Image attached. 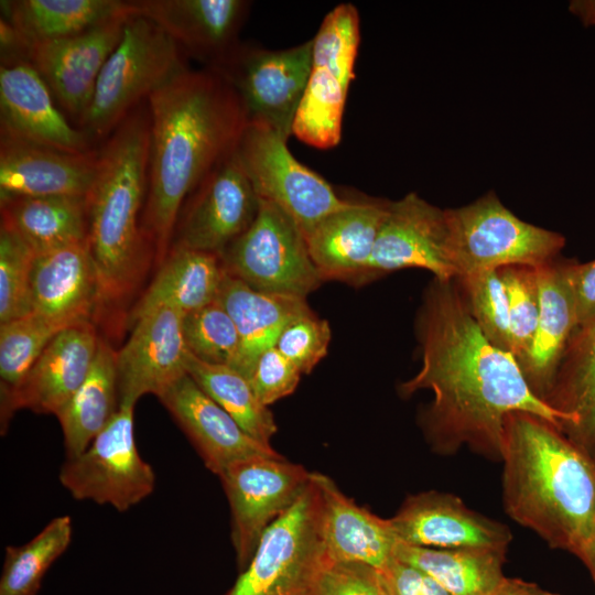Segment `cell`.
<instances>
[{
	"mask_svg": "<svg viewBox=\"0 0 595 595\" xmlns=\"http://www.w3.org/2000/svg\"><path fill=\"white\" fill-rule=\"evenodd\" d=\"M501 461L507 513L578 558L595 532V461L554 424L524 411L505 416Z\"/></svg>",
	"mask_w": 595,
	"mask_h": 595,
	"instance_id": "obj_3",
	"label": "cell"
},
{
	"mask_svg": "<svg viewBox=\"0 0 595 595\" xmlns=\"http://www.w3.org/2000/svg\"><path fill=\"white\" fill-rule=\"evenodd\" d=\"M415 334L421 368L399 391L433 392L420 424L435 452L452 454L465 445L501 459L505 416L515 411L539 415L561 431L564 416L534 396L513 356L484 336L455 279L434 278L426 286Z\"/></svg>",
	"mask_w": 595,
	"mask_h": 595,
	"instance_id": "obj_1",
	"label": "cell"
},
{
	"mask_svg": "<svg viewBox=\"0 0 595 595\" xmlns=\"http://www.w3.org/2000/svg\"><path fill=\"white\" fill-rule=\"evenodd\" d=\"M63 329L32 312L0 323L1 401L20 386L50 342Z\"/></svg>",
	"mask_w": 595,
	"mask_h": 595,
	"instance_id": "obj_37",
	"label": "cell"
},
{
	"mask_svg": "<svg viewBox=\"0 0 595 595\" xmlns=\"http://www.w3.org/2000/svg\"><path fill=\"white\" fill-rule=\"evenodd\" d=\"M129 14L128 9L83 32L30 48L29 62L78 123L90 105L105 63L121 40Z\"/></svg>",
	"mask_w": 595,
	"mask_h": 595,
	"instance_id": "obj_16",
	"label": "cell"
},
{
	"mask_svg": "<svg viewBox=\"0 0 595 595\" xmlns=\"http://www.w3.org/2000/svg\"><path fill=\"white\" fill-rule=\"evenodd\" d=\"M1 226L40 255L88 239L86 196L43 195L0 198Z\"/></svg>",
	"mask_w": 595,
	"mask_h": 595,
	"instance_id": "obj_30",
	"label": "cell"
},
{
	"mask_svg": "<svg viewBox=\"0 0 595 595\" xmlns=\"http://www.w3.org/2000/svg\"><path fill=\"white\" fill-rule=\"evenodd\" d=\"M544 402L564 416L561 432L595 461V317L570 338Z\"/></svg>",
	"mask_w": 595,
	"mask_h": 595,
	"instance_id": "obj_29",
	"label": "cell"
},
{
	"mask_svg": "<svg viewBox=\"0 0 595 595\" xmlns=\"http://www.w3.org/2000/svg\"><path fill=\"white\" fill-rule=\"evenodd\" d=\"M578 559L583 562L586 569L589 572V575L593 580L595 586V532L586 547L583 549Z\"/></svg>",
	"mask_w": 595,
	"mask_h": 595,
	"instance_id": "obj_49",
	"label": "cell"
},
{
	"mask_svg": "<svg viewBox=\"0 0 595 595\" xmlns=\"http://www.w3.org/2000/svg\"><path fill=\"white\" fill-rule=\"evenodd\" d=\"M98 152L73 153L1 134L0 198L11 196H88Z\"/></svg>",
	"mask_w": 595,
	"mask_h": 595,
	"instance_id": "obj_23",
	"label": "cell"
},
{
	"mask_svg": "<svg viewBox=\"0 0 595 595\" xmlns=\"http://www.w3.org/2000/svg\"><path fill=\"white\" fill-rule=\"evenodd\" d=\"M286 142L268 127L247 122L236 152L259 198L281 208L306 236L349 201L340 198L322 176L299 162Z\"/></svg>",
	"mask_w": 595,
	"mask_h": 595,
	"instance_id": "obj_12",
	"label": "cell"
},
{
	"mask_svg": "<svg viewBox=\"0 0 595 595\" xmlns=\"http://www.w3.org/2000/svg\"><path fill=\"white\" fill-rule=\"evenodd\" d=\"M34 258L22 239L0 227V323L31 313Z\"/></svg>",
	"mask_w": 595,
	"mask_h": 595,
	"instance_id": "obj_41",
	"label": "cell"
},
{
	"mask_svg": "<svg viewBox=\"0 0 595 595\" xmlns=\"http://www.w3.org/2000/svg\"><path fill=\"white\" fill-rule=\"evenodd\" d=\"M312 47V40L273 51L238 44L210 68L232 87L247 122L266 126L288 140L310 77Z\"/></svg>",
	"mask_w": 595,
	"mask_h": 595,
	"instance_id": "obj_11",
	"label": "cell"
},
{
	"mask_svg": "<svg viewBox=\"0 0 595 595\" xmlns=\"http://www.w3.org/2000/svg\"><path fill=\"white\" fill-rule=\"evenodd\" d=\"M312 67L292 134L317 148L337 145L344 107L360 42L359 14L350 3L336 6L312 40Z\"/></svg>",
	"mask_w": 595,
	"mask_h": 595,
	"instance_id": "obj_8",
	"label": "cell"
},
{
	"mask_svg": "<svg viewBox=\"0 0 595 595\" xmlns=\"http://www.w3.org/2000/svg\"><path fill=\"white\" fill-rule=\"evenodd\" d=\"M327 560L323 499L311 472L305 489L267 528L249 564L223 595H312Z\"/></svg>",
	"mask_w": 595,
	"mask_h": 595,
	"instance_id": "obj_6",
	"label": "cell"
},
{
	"mask_svg": "<svg viewBox=\"0 0 595 595\" xmlns=\"http://www.w3.org/2000/svg\"><path fill=\"white\" fill-rule=\"evenodd\" d=\"M220 258L227 273L261 292L305 299L324 280L296 223L261 198L252 224Z\"/></svg>",
	"mask_w": 595,
	"mask_h": 595,
	"instance_id": "obj_9",
	"label": "cell"
},
{
	"mask_svg": "<svg viewBox=\"0 0 595 595\" xmlns=\"http://www.w3.org/2000/svg\"><path fill=\"white\" fill-rule=\"evenodd\" d=\"M445 209L456 278L507 266L538 268L560 257L565 246L563 235L523 221L494 191Z\"/></svg>",
	"mask_w": 595,
	"mask_h": 595,
	"instance_id": "obj_7",
	"label": "cell"
},
{
	"mask_svg": "<svg viewBox=\"0 0 595 595\" xmlns=\"http://www.w3.org/2000/svg\"><path fill=\"white\" fill-rule=\"evenodd\" d=\"M378 573L385 595H451L433 577L396 556Z\"/></svg>",
	"mask_w": 595,
	"mask_h": 595,
	"instance_id": "obj_45",
	"label": "cell"
},
{
	"mask_svg": "<svg viewBox=\"0 0 595 595\" xmlns=\"http://www.w3.org/2000/svg\"><path fill=\"white\" fill-rule=\"evenodd\" d=\"M332 339L326 320L313 312L290 322L280 334L274 347L302 374H310L322 360Z\"/></svg>",
	"mask_w": 595,
	"mask_h": 595,
	"instance_id": "obj_42",
	"label": "cell"
},
{
	"mask_svg": "<svg viewBox=\"0 0 595 595\" xmlns=\"http://www.w3.org/2000/svg\"><path fill=\"white\" fill-rule=\"evenodd\" d=\"M323 499L326 556L335 562H359L381 570L399 542L389 519L358 506L327 475L312 472Z\"/></svg>",
	"mask_w": 595,
	"mask_h": 595,
	"instance_id": "obj_27",
	"label": "cell"
},
{
	"mask_svg": "<svg viewBox=\"0 0 595 595\" xmlns=\"http://www.w3.org/2000/svg\"><path fill=\"white\" fill-rule=\"evenodd\" d=\"M150 112L134 108L98 152L97 175L87 196L88 245L99 295L122 293L140 263L143 235L138 219L149 183Z\"/></svg>",
	"mask_w": 595,
	"mask_h": 595,
	"instance_id": "obj_4",
	"label": "cell"
},
{
	"mask_svg": "<svg viewBox=\"0 0 595 595\" xmlns=\"http://www.w3.org/2000/svg\"><path fill=\"white\" fill-rule=\"evenodd\" d=\"M72 536V519L64 515L52 519L26 543L8 545L0 595H36L47 570L67 550Z\"/></svg>",
	"mask_w": 595,
	"mask_h": 595,
	"instance_id": "obj_36",
	"label": "cell"
},
{
	"mask_svg": "<svg viewBox=\"0 0 595 595\" xmlns=\"http://www.w3.org/2000/svg\"><path fill=\"white\" fill-rule=\"evenodd\" d=\"M149 183L144 227L164 255L181 206L235 150L247 125L239 98L214 68H185L148 98Z\"/></svg>",
	"mask_w": 595,
	"mask_h": 595,
	"instance_id": "obj_2",
	"label": "cell"
},
{
	"mask_svg": "<svg viewBox=\"0 0 595 595\" xmlns=\"http://www.w3.org/2000/svg\"><path fill=\"white\" fill-rule=\"evenodd\" d=\"M573 282L576 296L577 327L595 317V260L575 262Z\"/></svg>",
	"mask_w": 595,
	"mask_h": 595,
	"instance_id": "obj_46",
	"label": "cell"
},
{
	"mask_svg": "<svg viewBox=\"0 0 595 595\" xmlns=\"http://www.w3.org/2000/svg\"><path fill=\"white\" fill-rule=\"evenodd\" d=\"M119 405L116 350L100 339L86 379L55 415L62 428L66 458L82 454Z\"/></svg>",
	"mask_w": 595,
	"mask_h": 595,
	"instance_id": "obj_32",
	"label": "cell"
},
{
	"mask_svg": "<svg viewBox=\"0 0 595 595\" xmlns=\"http://www.w3.org/2000/svg\"><path fill=\"white\" fill-rule=\"evenodd\" d=\"M576 260L558 257L537 268L540 313L526 381L544 402L564 349L577 327L573 272Z\"/></svg>",
	"mask_w": 595,
	"mask_h": 595,
	"instance_id": "obj_26",
	"label": "cell"
},
{
	"mask_svg": "<svg viewBox=\"0 0 595 595\" xmlns=\"http://www.w3.org/2000/svg\"><path fill=\"white\" fill-rule=\"evenodd\" d=\"M218 477L230 506L231 542L241 572L267 528L305 489L311 472L283 456H255L231 464Z\"/></svg>",
	"mask_w": 595,
	"mask_h": 595,
	"instance_id": "obj_13",
	"label": "cell"
},
{
	"mask_svg": "<svg viewBox=\"0 0 595 595\" xmlns=\"http://www.w3.org/2000/svg\"><path fill=\"white\" fill-rule=\"evenodd\" d=\"M506 550L433 549L398 542L394 556L442 585L451 595H493L506 577Z\"/></svg>",
	"mask_w": 595,
	"mask_h": 595,
	"instance_id": "obj_33",
	"label": "cell"
},
{
	"mask_svg": "<svg viewBox=\"0 0 595 595\" xmlns=\"http://www.w3.org/2000/svg\"><path fill=\"white\" fill-rule=\"evenodd\" d=\"M226 270L217 253L174 247L132 311V323L159 307L184 315L217 300Z\"/></svg>",
	"mask_w": 595,
	"mask_h": 595,
	"instance_id": "obj_31",
	"label": "cell"
},
{
	"mask_svg": "<svg viewBox=\"0 0 595 595\" xmlns=\"http://www.w3.org/2000/svg\"><path fill=\"white\" fill-rule=\"evenodd\" d=\"M493 595H560L543 589L536 583L505 577Z\"/></svg>",
	"mask_w": 595,
	"mask_h": 595,
	"instance_id": "obj_47",
	"label": "cell"
},
{
	"mask_svg": "<svg viewBox=\"0 0 595 595\" xmlns=\"http://www.w3.org/2000/svg\"><path fill=\"white\" fill-rule=\"evenodd\" d=\"M186 371L245 432L258 442L271 445L278 426L269 407L258 400L246 377L229 366L207 364L191 354Z\"/></svg>",
	"mask_w": 595,
	"mask_h": 595,
	"instance_id": "obj_35",
	"label": "cell"
},
{
	"mask_svg": "<svg viewBox=\"0 0 595 595\" xmlns=\"http://www.w3.org/2000/svg\"><path fill=\"white\" fill-rule=\"evenodd\" d=\"M312 595H385L378 570L359 562L327 560Z\"/></svg>",
	"mask_w": 595,
	"mask_h": 595,
	"instance_id": "obj_43",
	"label": "cell"
},
{
	"mask_svg": "<svg viewBox=\"0 0 595 595\" xmlns=\"http://www.w3.org/2000/svg\"><path fill=\"white\" fill-rule=\"evenodd\" d=\"M181 52L154 22L129 14L121 40L99 74L79 129L90 141L110 134L141 101L187 68Z\"/></svg>",
	"mask_w": 595,
	"mask_h": 595,
	"instance_id": "obj_5",
	"label": "cell"
},
{
	"mask_svg": "<svg viewBox=\"0 0 595 595\" xmlns=\"http://www.w3.org/2000/svg\"><path fill=\"white\" fill-rule=\"evenodd\" d=\"M134 405L120 402L90 445L62 465L60 483L74 499L127 511L153 493L154 470L140 455L134 440Z\"/></svg>",
	"mask_w": 595,
	"mask_h": 595,
	"instance_id": "obj_10",
	"label": "cell"
},
{
	"mask_svg": "<svg viewBox=\"0 0 595 595\" xmlns=\"http://www.w3.org/2000/svg\"><path fill=\"white\" fill-rule=\"evenodd\" d=\"M99 340L89 322L61 331L20 386L1 401V432L20 409L56 415L86 379Z\"/></svg>",
	"mask_w": 595,
	"mask_h": 595,
	"instance_id": "obj_18",
	"label": "cell"
},
{
	"mask_svg": "<svg viewBox=\"0 0 595 595\" xmlns=\"http://www.w3.org/2000/svg\"><path fill=\"white\" fill-rule=\"evenodd\" d=\"M8 20L31 48L34 44L71 36L128 10L120 0L1 1Z\"/></svg>",
	"mask_w": 595,
	"mask_h": 595,
	"instance_id": "obj_34",
	"label": "cell"
},
{
	"mask_svg": "<svg viewBox=\"0 0 595 595\" xmlns=\"http://www.w3.org/2000/svg\"><path fill=\"white\" fill-rule=\"evenodd\" d=\"M130 14L143 17L166 32L188 54L213 67L237 45L250 2L242 0H134Z\"/></svg>",
	"mask_w": 595,
	"mask_h": 595,
	"instance_id": "obj_22",
	"label": "cell"
},
{
	"mask_svg": "<svg viewBox=\"0 0 595 595\" xmlns=\"http://www.w3.org/2000/svg\"><path fill=\"white\" fill-rule=\"evenodd\" d=\"M390 201L350 202L323 218L306 236L323 279H368L375 244Z\"/></svg>",
	"mask_w": 595,
	"mask_h": 595,
	"instance_id": "obj_25",
	"label": "cell"
},
{
	"mask_svg": "<svg viewBox=\"0 0 595 595\" xmlns=\"http://www.w3.org/2000/svg\"><path fill=\"white\" fill-rule=\"evenodd\" d=\"M159 400L187 435L207 469L217 476L231 464L255 456H282L258 442L186 374Z\"/></svg>",
	"mask_w": 595,
	"mask_h": 595,
	"instance_id": "obj_20",
	"label": "cell"
},
{
	"mask_svg": "<svg viewBox=\"0 0 595 595\" xmlns=\"http://www.w3.org/2000/svg\"><path fill=\"white\" fill-rule=\"evenodd\" d=\"M301 372L275 347L263 351L249 377L258 400L266 407L291 394L299 385Z\"/></svg>",
	"mask_w": 595,
	"mask_h": 595,
	"instance_id": "obj_44",
	"label": "cell"
},
{
	"mask_svg": "<svg viewBox=\"0 0 595 595\" xmlns=\"http://www.w3.org/2000/svg\"><path fill=\"white\" fill-rule=\"evenodd\" d=\"M407 268L425 269L440 280L456 278L446 209L414 192L390 201L369 262V275Z\"/></svg>",
	"mask_w": 595,
	"mask_h": 595,
	"instance_id": "obj_15",
	"label": "cell"
},
{
	"mask_svg": "<svg viewBox=\"0 0 595 595\" xmlns=\"http://www.w3.org/2000/svg\"><path fill=\"white\" fill-rule=\"evenodd\" d=\"M188 353L201 361L234 368L240 338L236 324L218 300L183 316Z\"/></svg>",
	"mask_w": 595,
	"mask_h": 595,
	"instance_id": "obj_39",
	"label": "cell"
},
{
	"mask_svg": "<svg viewBox=\"0 0 595 595\" xmlns=\"http://www.w3.org/2000/svg\"><path fill=\"white\" fill-rule=\"evenodd\" d=\"M217 300L238 329L240 349L234 369L247 379L259 356L274 347L285 326L312 313L304 298L257 291L227 272Z\"/></svg>",
	"mask_w": 595,
	"mask_h": 595,
	"instance_id": "obj_28",
	"label": "cell"
},
{
	"mask_svg": "<svg viewBox=\"0 0 595 595\" xmlns=\"http://www.w3.org/2000/svg\"><path fill=\"white\" fill-rule=\"evenodd\" d=\"M100 298L88 239L35 255L31 312L67 328L88 322Z\"/></svg>",
	"mask_w": 595,
	"mask_h": 595,
	"instance_id": "obj_24",
	"label": "cell"
},
{
	"mask_svg": "<svg viewBox=\"0 0 595 595\" xmlns=\"http://www.w3.org/2000/svg\"><path fill=\"white\" fill-rule=\"evenodd\" d=\"M455 280L470 316L484 336L498 349L511 354L508 301L498 269Z\"/></svg>",
	"mask_w": 595,
	"mask_h": 595,
	"instance_id": "obj_40",
	"label": "cell"
},
{
	"mask_svg": "<svg viewBox=\"0 0 595 595\" xmlns=\"http://www.w3.org/2000/svg\"><path fill=\"white\" fill-rule=\"evenodd\" d=\"M498 272L508 301L511 354L523 371L533 347L540 313L537 268L507 266Z\"/></svg>",
	"mask_w": 595,
	"mask_h": 595,
	"instance_id": "obj_38",
	"label": "cell"
},
{
	"mask_svg": "<svg viewBox=\"0 0 595 595\" xmlns=\"http://www.w3.org/2000/svg\"><path fill=\"white\" fill-rule=\"evenodd\" d=\"M569 11L585 26H595V0H573Z\"/></svg>",
	"mask_w": 595,
	"mask_h": 595,
	"instance_id": "obj_48",
	"label": "cell"
},
{
	"mask_svg": "<svg viewBox=\"0 0 595 595\" xmlns=\"http://www.w3.org/2000/svg\"><path fill=\"white\" fill-rule=\"evenodd\" d=\"M389 520L398 540L415 547L507 550L511 541L507 526L469 509L448 493L411 495Z\"/></svg>",
	"mask_w": 595,
	"mask_h": 595,
	"instance_id": "obj_19",
	"label": "cell"
},
{
	"mask_svg": "<svg viewBox=\"0 0 595 595\" xmlns=\"http://www.w3.org/2000/svg\"><path fill=\"white\" fill-rule=\"evenodd\" d=\"M183 316L176 309L159 307L133 323L129 339L116 351L120 402L136 404L145 394L159 398L187 374Z\"/></svg>",
	"mask_w": 595,
	"mask_h": 595,
	"instance_id": "obj_17",
	"label": "cell"
},
{
	"mask_svg": "<svg viewBox=\"0 0 595 595\" xmlns=\"http://www.w3.org/2000/svg\"><path fill=\"white\" fill-rule=\"evenodd\" d=\"M194 191L177 226L176 246L220 256L252 224L260 203L236 148Z\"/></svg>",
	"mask_w": 595,
	"mask_h": 595,
	"instance_id": "obj_14",
	"label": "cell"
},
{
	"mask_svg": "<svg viewBox=\"0 0 595 595\" xmlns=\"http://www.w3.org/2000/svg\"><path fill=\"white\" fill-rule=\"evenodd\" d=\"M1 134L57 150L93 151L86 133L57 109L53 94L28 61L0 67Z\"/></svg>",
	"mask_w": 595,
	"mask_h": 595,
	"instance_id": "obj_21",
	"label": "cell"
}]
</instances>
